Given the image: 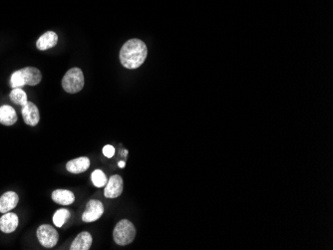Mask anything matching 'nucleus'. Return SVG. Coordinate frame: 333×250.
I'll use <instances>...</instances> for the list:
<instances>
[{"mask_svg": "<svg viewBox=\"0 0 333 250\" xmlns=\"http://www.w3.org/2000/svg\"><path fill=\"white\" fill-rule=\"evenodd\" d=\"M148 49L146 44L140 39L127 41L120 50V61L127 69L139 68L146 60Z\"/></svg>", "mask_w": 333, "mask_h": 250, "instance_id": "nucleus-1", "label": "nucleus"}, {"mask_svg": "<svg viewBox=\"0 0 333 250\" xmlns=\"http://www.w3.org/2000/svg\"><path fill=\"white\" fill-rule=\"evenodd\" d=\"M113 237L117 244L128 245L133 242L136 237V229L134 224L128 219H122L119 221L113 231Z\"/></svg>", "mask_w": 333, "mask_h": 250, "instance_id": "nucleus-2", "label": "nucleus"}, {"mask_svg": "<svg viewBox=\"0 0 333 250\" xmlns=\"http://www.w3.org/2000/svg\"><path fill=\"white\" fill-rule=\"evenodd\" d=\"M63 89L70 94L80 92L84 87V75L80 68H72L67 71L62 79Z\"/></svg>", "mask_w": 333, "mask_h": 250, "instance_id": "nucleus-3", "label": "nucleus"}, {"mask_svg": "<svg viewBox=\"0 0 333 250\" xmlns=\"http://www.w3.org/2000/svg\"><path fill=\"white\" fill-rule=\"evenodd\" d=\"M37 238L41 245L47 248H51L57 244L59 235L53 227L49 226V224H43V226H40L37 229Z\"/></svg>", "mask_w": 333, "mask_h": 250, "instance_id": "nucleus-4", "label": "nucleus"}, {"mask_svg": "<svg viewBox=\"0 0 333 250\" xmlns=\"http://www.w3.org/2000/svg\"><path fill=\"white\" fill-rule=\"evenodd\" d=\"M104 213V206L100 201L92 199L86 207L85 211L82 215V220L84 222H94L98 220Z\"/></svg>", "mask_w": 333, "mask_h": 250, "instance_id": "nucleus-5", "label": "nucleus"}, {"mask_svg": "<svg viewBox=\"0 0 333 250\" xmlns=\"http://www.w3.org/2000/svg\"><path fill=\"white\" fill-rule=\"evenodd\" d=\"M21 113L24 122L29 125V126L34 127L40 121L39 110L37 106L32 102H27L24 106H22Z\"/></svg>", "mask_w": 333, "mask_h": 250, "instance_id": "nucleus-6", "label": "nucleus"}, {"mask_svg": "<svg viewBox=\"0 0 333 250\" xmlns=\"http://www.w3.org/2000/svg\"><path fill=\"white\" fill-rule=\"evenodd\" d=\"M123 188H124L123 179L120 176H118V174H114L106 184L104 194L107 198H116L121 195Z\"/></svg>", "mask_w": 333, "mask_h": 250, "instance_id": "nucleus-7", "label": "nucleus"}, {"mask_svg": "<svg viewBox=\"0 0 333 250\" xmlns=\"http://www.w3.org/2000/svg\"><path fill=\"white\" fill-rule=\"evenodd\" d=\"M19 197L14 191H7L0 196V212L6 213L15 208L18 205Z\"/></svg>", "mask_w": 333, "mask_h": 250, "instance_id": "nucleus-8", "label": "nucleus"}, {"mask_svg": "<svg viewBox=\"0 0 333 250\" xmlns=\"http://www.w3.org/2000/svg\"><path fill=\"white\" fill-rule=\"evenodd\" d=\"M18 227V216L12 212H6L0 217V230L4 233H11Z\"/></svg>", "mask_w": 333, "mask_h": 250, "instance_id": "nucleus-9", "label": "nucleus"}, {"mask_svg": "<svg viewBox=\"0 0 333 250\" xmlns=\"http://www.w3.org/2000/svg\"><path fill=\"white\" fill-rule=\"evenodd\" d=\"M23 75L25 84L29 86H36L42 80L41 72L35 67H25L20 69Z\"/></svg>", "mask_w": 333, "mask_h": 250, "instance_id": "nucleus-10", "label": "nucleus"}, {"mask_svg": "<svg viewBox=\"0 0 333 250\" xmlns=\"http://www.w3.org/2000/svg\"><path fill=\"white\" fill-rule=\"evenodd\" d=\"M58 42V35L53 31H47L45 32L36 42V47L41 50V51H45L50 48L56 46Z\"/></svg>", "mask_w": 333, "mask_h": 250, "instance_id": "nucleus-11", "label": "nucleus"}, {"mask_svg": "<svg viewBox=\"0 0 333 250\" xmlns=\"http://www.w3.org/2000/svg\"><path fill=\"white\" fill-rule=\"evenodd\" d=\"M92 241H93V238L89 232L87 231L80 232L72 242L70 249L71 250H88L90 249L92 245Z\"/></svg>", "mask_w": 333, "mask_h": 250, "instance_id": "nucleus-12", "label": "nucleus"}, {"mask_svg": "<svg viewBox=\"0 0 333 250\" xmlns=\"http://www.w3.org/2000/svg\"><path fill=\"white\" fill-rule=\"evenodd\" d=\"M90 167V160L86 157H81L69 161L66 165V168L72 173H81L86 171Z\"/></svg>", "mask_w": 333, "mask_h": 250, "instance_id": "nucleus-13", "label": "nucleus"}, {"mask_svg": "<svg viewBox=\"0 0 333 250\" xmlns=\"http://www.w3.org/2000/svg\"><path fill=\"white\" fill-rule=\"evenodd\" d=\"M52 199L56 204L69 206L74 203L75 195L72 191L67 189H56L52 192Z\"/></svg>", "mask_w": 333, "mask_h": 250, "instance_id": "nucleus-14", "label": "nucleus"}, {"mask_svg": "<svg viewBox=\"0 0 333 250\" xmlns=\"http://www.w3.org/2000/svg\"><path fill=\"white\" fill-rule=\"evenodd\" d=\"M17 122V115L15 110L8 105L0 107V124L5 126H12Z\"/></svg>", "mask_w": 333, "mask_h": 250, "instance_id": "nucleus-15", "label": "nucleus"}, {"mask_svg": "<svg viewBox=\"0 0 333 250\" xmlns=\"http://www.w3.org/2000/svg\"><path fill=\"white\" fill-rule=\"evenodd\" d=\"M9 98L11 101L16 104V105H20V106H24L28 102L27 100V95L25 93L21 88H15L11 91Z\"/></svg>", "mask_w": 333, "mask_h": 250, "instance_id": "nucleus-16", "label": "nucleus"}, {"mask_svg": "<svg viewBox=\"0 0 333 250\" xmlns=\"http://www.w3.org/2000/svg\"><path fill=\"white\" fill-rule=\"evenodd\" d=\"M91 180H92L93 185L95 187H97V188H102V187L106 186V184L108 182L106 174L103 171H102L101 169H96V170H94L92 172Z\"/></svg>", "mask_w": 333, "mask_h": 250, "instance_id": "nucleus-17", "label": "nucleus"}, {"mask_svg": "<svg viewBox=\"0 0 333 250\" xmlns=\"http://www.w3.org/2000/svg\"><path fill=\"white\" fill-rule=\"evenodd\" d=\"M70 215H71V213H70V211L68 209H65V208L59 209V210H57L54 213L53 222H54V224H55L57 228H62L63 224L70 217Z\"/></svg>", "mask_w": 333, "mask_h": 250, "instance_id": "nucleus-18", "label": "nucleus"}, {"mask_svg": "<svg viewBox=\"0 0 333 250\" xmlns=\"http://www.w3.org/2000/svg\"><path fill=\"white\" fill-rule=\"evenodd\" d=\"M25 85H26V84H25V81H24V78H23V75H22L21 70L15 71L11 75V77H10V86L12 87V89L22 88Z\"/></svg>", "mask_w": 333, "mask_h": 250, "instance_id": "nucleus-19", "label": "nucleus"}, {"mask_svg": "<svg viewBox=\"0 0 333 250\" xmlns=\"http://www.w3.org/2000/svg\"><path fill=\"white\" fill-rule=\"evenodd\" d=\"M103 154L106 158H112L115 155V148L111 145H107L103 147Z\"/></svg>", "mask_w": 333, "mask_h": 250, "instance_id": "nucleus-20", "label": "nucleus"}, {"mask_svg": "<svg viewBox=\"0 0 333 250\" xmlns=\"http://www.w3.org/2000/svg\"><path fill=\"white\" fill-rule=\"evenodd\" d=\"M118 166H119V167L123 168V167L126 166V163H125V162H123V161H122V162H119V163H118Z\"/></svg>", "mask_w": 333, "mask_h": 250, "instance_id": "nucleus-21", "label": "nucleus"}]
</instances>
